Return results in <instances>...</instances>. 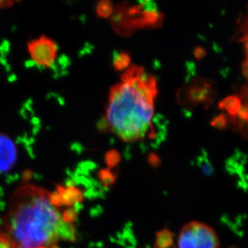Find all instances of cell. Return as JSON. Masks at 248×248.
I'll list each match as a JSON object with an SVG mask.
<instances>
[{"mask_svg":"<svg viewBox=\"0 0 248 248\" xmlns=\"http://www.w3.org/2000/svg\"><path fill=\"white\" fill-rule=\"evenodd\" d=\"M37 186H22L12 194L9 210L0 219V242L6 248H51L60 240L74 242L76 233Z\"/></svg>","mask_w":248,"mask_h":248,"instance_id":"1","label":"cell"},{"mask_svg":"<svg viewBox=\"0 0 248 248\" xmlns=\"http://www.w3.org/2000/svg\"><path fill=\"white\" fill-rule=\"evenodd\" d=\"M122 81L110 89L106 118L121 140L143 142L154 118L157 80L134 64L122 74Z\"/></svg>","mask_w":248,"mask_h":248,"instance_id":"2","label":"cell"},{"mask_svg":"<svg viewBox=\"0 0 248 248\" xmlns=\"http://www.w3.org/2000/svg\"><path fill=\"white\" fill-rule=\"evenodd\" d=\"M216 96V83L205 78H194L178 90L177 99L180 106L187 108L203 106L207 109L213 104Z\"/></svg>","mask_w":248,"mask_h":248,"instance_id":"3","label":"cell"},{"mask_svg":"<svg viewBox=\"0 0 248 248\" xmlns=\"http://www.w3.org/2000/svg\"><path fill=\"white\" fill-rule=\"evenodd\" d=\"M177 244L178 248H220L216 231L199 221L188 222L182 227Z\"/></svg>","mask_w":248,"mask_h":248,"instance_id":"4","label":"cell"},{"mask_svg":"<svg viewBox=\"0 0 248 248\" xmlns=\"http://www.w3.org/2000/svg\"><path fill=\"white\" fill-rule=\"evenodd\" d=\"M28 50L34 63L42 68H52L56 61L58 46L55 40L42 35L28 44Z\"/></svg>","mask_w":248,"mask_h":248,"instance_id":"5","label":"cell"},{"mask_svg":"<svg viewBox=\"0 0 248 248\" xmlns=\"http://www.w3.org/2000/svg\"><path fill=\"white\" fill-rule=\"evenodd\" d=\"M16 160V145L7 134L0 133V173L8 172Z\"/></svg>","mask_w":248,"mask_h":248,"instance_id":"6","label":"cell"},{"mask_svg":"<svg viewBox=\"0 0 248 248\" xmlns=\"http://www.w3.org/2000/svg\"><path fill=\"white\" fill-rule=\"evenodd\" d=\"M218 107L219 109L227 111L228 117H235L241 108V101L238 95L228 96L218 103Z\"/></svg>","mask_w":248,"mask_h":248,"instance_id":"7","label":"cell"},{"mask_svg":"<svg viewBox=\"0 0 248 248\" xmlns=\"http://www.w3.org/2000/svg\"><path fill=\"white\" fill-rule=\"evenodd\" d=\"M131 57L124 51H114L112 52V64L115 71L121 72L129 67Z\"/></svg>","mask_w":248,"mask_h":248,"instance_id":"8","label":"cell"},{"mask_svg":"<svg viewBox=\"0 0 248 248\" xmlns=\"http://www.w3.org/2000/svg\"><path fill=\"white\" fill-rule=\"evenodd\" d=\"M236 31L232 38L233 41L246 42L248 40V12L245 16L240 17L237 22Z\"/></svg>","mask_w":248,"mask_h":248,"instance_id":"9","label":"cell"},{"mask_svg":"<svg viewBox=\"0 0 248 248\" xmlns=\"http://www.w3.org/2000/svg\"><path fill=\"white\" fill-rule=\"evenodd\" d=\"M114 11L112 2L108 0L99 1L96 5V13L97 16L101 19H108L112 16Z\"/></svg>","mask_w":248,"mask_h":248,"instance_id":"10","label":"cell"},{"mask_svg":"<svg viewBox=\"0 0 248 248\" xmlns=\"http://www.w3.org/2000/svg\"><path fill=\"white\" fill-rule=\"evenodd\" d=\"M197 162L199 166H201V168L202 169V170L204 171V173H210L213 172V168L211 166L210 161H209L208 156H207V153L206 150L202 149L201 151V154L198 156L197 157Z\"/></svg>","mask_w":248,"mask_h":248,"instance_id":"11","label":"cell"},{"mask_svg":"<svg viewBox=\"0 0 248 248\" xmlns=\"http://www.w3.org/2000/svg\"><path fill=\"white\" fill-rule=\"evenodd\" d=\"M210 124L211 127L216 129H220V130L227 129L230 124L229 117L224 113H222L218 115L217 117H214Z\"/></svg>","mask_w":248,"mask_h":248,"instance_id":"12","label":"cell"},{"mask_svg":"<svg viewBox=\"0 0 248 248\" xmlns=\"http://www.w3.org/2000/svg\"><path fill=\"white\" fill-rule=\"evenodd\" d=\"M105 161L106 164L108 165V167H114L116 165L119 163L121 161V155L120 153L116 150H111L106 153L105 156Z\"/></svg>","mask_w":248,"mask_h":248,"instance_id":"13","label":"cell"},{"mask_svg":"<svg viewBox=\"0 0 248 248\" xmlns=\"http://www.w3.org/2000/svg\"><path fill=\"white\" fill-rule=\"evenodd\" d=\"M96 129L100 133L107 134L112 131L110 124L106 117H101L96 123Z\"/></svg>","mask_w":248,"mask_h":248,"instance_id":"14","label":"cell"},{"mask_svg":"<svg viewBox=\"0 0 248 248\" xmlns=\"http://www.w3.org/2000/svg\"><path fill=\"white\" fill-rule=\"evenodd\" d=\"M100 178L101 180L106 185H108L110 183H113L115 179L114 173L111 172L109 170L106 169V170H102L100 172Z\"/></svg>","mask_w":248,"mask_h":248,"instance_id":"15","label":"cell"},{"mask_svg":"<svg viewBox=\"0 0 248 248\" xmlns=\"http://www.w3.org/2000/svg\"><path fill=\"white\" fill-rule=\"evenodd\" d=\"M193 54H194V57L199 61L206 56V51L204 47H201V46H197L194 47Z\"/></svg>","mask_w":248,"mask_h":248,"instance_id":"16","label":"cell"},{"mask_svg":"<svg viewBox=\"0 0 248 248\" xmlns=\"http://www.w3.org/2000/svg\"><path fill=\"white\" fill-rule=\"evenodd\" d=\"M148 162H149V163H150L151 166H154V167H157V166H159L160 163H161V160H160L159 157H158L156 154L152 153V154H150V155H149V157H148Z\"/></svg>","mask_w":248,"mask_h":248,"instance_id":"17","label":"cell"},{"mask_svg":"<svg viewBox=\"0 0 248 248\" xmlns=\"http://www.w3.org/2000/svg\"><path fill=\"white\" fill-rule=\"evenodd\" d=\"M14 1H9V0H0V10L6 9L12 7L14 5Z\"/></svg>","mask_w":248,"mask_h":248,"instance_id":"18","label":"cell"},{"mask_svg":"<svg viewBox=\"0 0 248 248\" xmlns=\"http://www.w3.org/2000/svg\"><path fill=\"white\" fill-rule=\"evenodd\" d=\"M242 73L244 78L248 80V58H246L242 63Z\"/></svg>","mask_w":248,"mask_h":248,"instance_id":"19","label":"cell"},{"mask_svg":"<svg viewBox=\"0 0 248 248\" xmlns=\"http://www.w3.org/2000/svg\"><path fill=\"white\" fill-rule=\"evenodd\" d=\"M31 177H32V173L30 170H26L25 172H24L23 178H24V181L30 180Z\"/></svg>","mask_w":248,"mask_h":248,"instance_id":"20","label":"cell"},{"mask_svg":"<svg viewBox=\"0 0 248 248\" xmlns=\"http://www.w3.org/2000/svg\"><path fill=\"white\" fill-rule=\"evenodd\" d=\"M245 52H246L247 58H248V40L245 42Z\"/></svg>","mask_w":248,"mask_h":248,"instance_id":"21","label":"cell"}]
</instances>
